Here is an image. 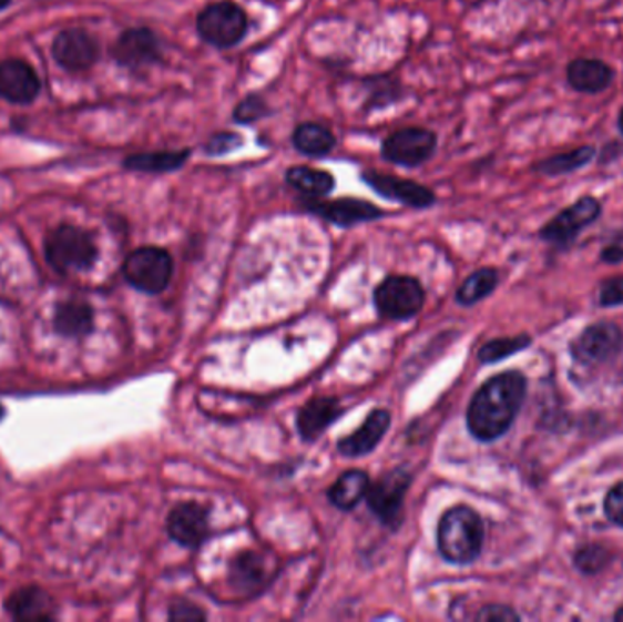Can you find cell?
<instances>
[{
    "instance_id": "obj_1",
    "label": "cell",
    "mask_w": 623,
    "mask_h": 622,
    "mask_svg": "<svg viewBox=\"0 0 623 622\" xmlns=\"http://www.w3.org/2000/svg\"><path fill=\"white\" fill-rule=\"evenodd\" d=\"M525 392V376L517 370L501 373L483 384L467 411L470 435L481 442L503 437L518 417Z\"/></svg>"
},
{
    "instance_id": "obj_2",
    "label": "cell",
    "mask_w": 623,
    "mask_h": 622,
    "mask_svg": "<svg viewBox=\"0 0 623 622\" xmlns=\"http://www.w3.org/2000/svg\"><path fill=\"white\" fill-rule=\"evenodd\" d=\"M486 528L480 514L467 506H456L441 517L438 548L445 561L466 565L480 557Z\"/></svg>"
},
{
    "instance_id": "obj_3",
    "label": "cell",
    "mask_w": 623,
    "mask_h": 622,
    "mask_svg": "<svg viewBox=\"0 0 623 622\" xmlns=\"http://www.w3.org/2000/svg\"><path fill=\"white\" fill-rule=\"evenodd\" d=\"M47 259L59 273L90 271L98 262L99 248L92 234L79 226L61 225L50 232L44 243Z\"/></svg>"
},
{
    "instance_id": "obj_4",
    "label": "cell",
    "mask_w": 623,
    "mask_h": 622,
    "mask_svg": "<svg viewBox=\"0 0 623 622\" xmlns=\"http://www.w3.org/2000/svg\"><path fill=\"white\" fill-rule=\"evenodd\" d=\"M248 16L234 0H221L206 6L195 19V30L201 41L217 50L237 47L248 33Z\"/></svg>"
},
{
    "instance_id": "obj_5",
    "label": "cell",
    "mask_w": 623,
    "mask_h": 622,
    "mask_svg": "<svg viewBox=\"0 0 623 622\" xmlns=\"http://www.w3.org/2000/svg\"><path fill=\"white\" fill-rule=\"evenodd\" d=\"M123 274L141 293H163L174 274V259L164 248H137L124 259Z\"/></svg>"
},
{
    "instance_id": "obj_6",
    "label": "cell",
    "mask_w": 623,
    "mask_h": 622,
    "mask_svg": "<svg viewBox=\"0 0 623 622\" xmlns=\"http://www.w3.org/2000/svg\"><path fill=\"white\" fill-rule=\"evenodd\" d=\"M438 149V135L423 126L396 130L381 143V157L392 165L418 169L432 160Z\"/></svg>"
},
{
    "instance_id": "obj_7",
    "label": "cell",
    "mask_w": 623,
    "mask_h": 622,
    "mask_svg": "<svg viewBox=\"0 0 623 622\" xmlns=\"http://www.w3.org/2000/svg\"><path fill=\"white\" fill-rule=\"evenodd\" d=\"M374 304L381 316L390 319H410L425 304L421 283L410 276H389L374 290Z\"/></svg>"
},
{
    "instance_id": "obj_8",
    "label": "cell",
    "mask_w": 623,
    "mask_h": 622,
    "mask_svg": "<svg viewBox=\"0 0 623 622\" xmlns=\"http://www.w3.org/2000/svg\"><path fill=\"white\" fill-rule=\"evenodd\" d=\"M112 57L119 67L139 72L163 61V41L152 28H129L113 44Z\"/></svg>"
},
{
    "instance_id": "obj_9",
    "label": "cell",
    "mask_w": 623,
    "mask_h": 622,
    "mask_svg": "<svg viewBox=\"0 0 623 622\" xmlns=\"http://www.w3.org/2000/svg\"><path fill=\"white\" fill-rule=\"evenodd\" d=\"M299 205L303 211L310 212L314 216L321 217L325 222L341 226V228L376 222L379 217L385 216L379 206L372 205L370 201L356 200V197H341V200L302 197Z\"/></svg>"
},
{
    "instance_id": "obj_10",
    "label": "cell",
    "mask_w": 623,
    "mask_h": 622,
    "mask_svg": "<svg viewBox=\"0 0 623 622\" xmlns=\"http://www.w3.org/2000/svg\"><path fill=\"white\" fill-rule=\"evenodd\" d=\"M361 180L365 185L370 186L378 196L385 200L396 201L401 205L425 211L436 203V194L429 186L421 185L415 180H405L398 175L385 174L379 170H364Z\"/></svg>"
},
{
    "instance_id": "obj_11",
    "label": "cell",
    "mask_w": 623,
    "mask_h": 622,
    "mask_svg": "<svg viewBox=\"0 0 623 622\" xmlns=\"http://www.w3.org/2000/svg\"><path fill=\"white\" fill-rule=\"evenodd\" d=\"M602 214V205L600 201L593 196H585L572 203L565 211L560 212L556 217H552L551 222L543 226L540 236L551 245L565 247L569 243L576 239L578 234L593 225L598 217Z\"/></svg>"
},
{
    "instance_id": "obj_12",
    "label": "cell",
    "mask_w": 623,
    "mask_h": 622,
    "mask_svg": "<svg viewBox=\"0 0 623 622\" xmlns=\"http://www.w3.org/2000/svg\"><path fill=\"white\" fill-rule=\"evenodd\" d=\"M410 483L412 477L404 468L392 469L378 482L370 483L367 491L368 508L372 509L384 524H398Z\"/></svg>"
},
{
    "instance_id": "obj_13",
    "label": "cell",
    "mask_w": 623,
    "mask_h": 622,
    "mask_svg": "<svg viewBox=\"0 0 623 622\" xmlns=\"http://www.w3.org/2000/svg\"><path fill=\"white\" fill-rule=\"evenodd\" d=\"M53 59L67 72H84L99 61L101 48L95 37L84 30H64L55 37Z\"/></svg>"
},
{
    "instance_id": "obj_14",
    "label": "cell",
    "mask_w": 623,
    "mask_h": 622,
    "mask_svg": "<svg viewBox=\"0 0 623 622\" xmlns=\"http://www.w3.org/2000/svg\"><path fill=\"white\" fill-rule=\"evenodd\" d=\"M41 93V81L28 62L8 59L0 62V98L11 104H30Z\"/></svg>"
},
{
    "instance_id": "obj_15",
    "label": "cell",
    "mask_w": 623,
    "mask_h": 622,
    "mask_svg": "<svg viewBox=\"0 0 623 622\" xmlns=\"http://www.w3.org/2000/svg\"><path fill=\"white\" fill-rule=\"evenodd\" d=\"M168 536L184 548H200L208 537V511L197 502H184L172 509L166 520Z\"/></svg>"
},
{
    "instance_id": "obj_16",
    "label": "cell",
    "mask_w": 623,
    "mask_h": 622,
    "mask_svg": "<svg viewBox=\"0 0 623 622\" xmlns=\"http://www.w3.org/2000/svg\"><path fill=\"white\" fill-rule=\"evenodd\" d=\"M622 347V333L613 324H596L583 330V335L574 341L572 353L583 364H598L611 360Z\"/></svg>"
},
{
    "instance_id": "obj_17",
    "label": "cell",
    "mask_w": 623,
    "mask_h": 622,
    "mask_svg": "<svg viewBox=\"0 0 623 622\" xmlns=\"http://www.w3.org/2000/svg\"><path fill=\"white\" fill-rule=\"evenodd\" d=\"M565 73L572 90L589 95L605 92L614 81L613 67H609L602 59H589V57H580L569 62Z\"/></svg>"
},
{
    "instance_id": "obj_18",
    "label": "cell",
    "mask_w": 623,
    "mask_h": 622,
    "mask_svg": "<svg viewBox=\"0 0 623 622\" xmlns=\"http://www.w3.org/2000/svg\"><path fill=\"white\" fill-rule=\"evenodd\" d=\"M390 412L385 409H376L368 415L364 426L358 431L353 432L350 437L341 438L338 442V449L345 457H364L368 452L374 451L385 435L389 431Z\"/></svg>"
},
{
    "instance_id": "obj_19",
    "label": "cell",
    "mask_w": 623,
    "mask_h": 622,
    "mask_svg": "<svg viewBox=\"0 0 623 622\" xmlns=\"http://www.w3.org/2000/svg\"><path fill=\"white\" fill-rule=\"evenodd\" d=\"M4 608L17 621H50L55 618L52 599L37 587L21 588L11 593L6 599Z\"/></svg>"
},
{
    "instance_id": "obj_20",
    "label": "cell",
    "mask_w": 623,
    "mask_h": 622,
    "mask_svg": "<svg viewBox=\"0 0 623 622\" xmlns=\"http://www.w3.org/2000/svg\"><path fill=\"white\" fill-rule=\"evenodd\" d=\"M339 415H341V406L338 398L319 396L302 407V411L297 415V431L305 440H316L327 427L338 420Z\"/></svg>"
},
{
    "instance_id": "obj_21",
    "label": "cell",
    "mask_w": 623,
    "mask_h": 622,
    "mask_svg": "<svg viewBox=\"0 0 623 622\" xmlns=\"http://www.w3.org/2000/svg\"><path fill=\"white\" fill-rule=\"evenodd\" d=\"M192 157V150H161V152H139L124 157L123 166L139 174H172L183 169Z\"/></svg>"
},
{
    "instance_id": "obj_22",
    "label": "cell",
    "mask_w": 623,
    "mask_h": 622,
    "mask_svg": "<svg viewBox=\"0 0 623 622\" xmlns=\"http://www.w3.org/2000/svg\"><path fill=\"white\" fill-rule=\"evenodd\" d=\"M285 181L286 185L308 200L330 196L336 188V177L330 172L308 165L290 166L286 170Z\"/></svg>"
},
{
    "instance_id": "obj_23",
    "label": "cell",
    "mask_w": 623,
    "mask_h": 622,
    "mask_svg": "<svg viewBox=\"0 0 623 622\" xmlns=\"http://www.w3.org/2000/svg\"><path fill=\"white\" fill-rule=\"evenodd\" d=\"M292 144L299 154L307 155V157H325L336 149L338 140L333 130L325 124L307 121V123L297 124L294 129Z\"/></svg>"
},
{
    "instance_id": "obj_24",
    "label": "cell",
    "mask_w": 623,
    "mask_h": 622,
    "mask_svg": "<svg viewBox=\"0 0 623 622\" xmlns=\"http://www.w3.org/2000/svg\"><path fill=\"white\" fill-rule=\"evenodd\" d=\"M365 112L389 109L405 98V88L401 79L392 73H378L365 79Z\"/></svg>"
},
{
    "instance_id": "obj_25",
    "label": "cell",
    "mask_w": 623,
    "mask_h": 622,
    "mask_svg": "<svg viewBox=\"0 0 623 622\" xmlns=\"http://www.w3.org/2000/svg\"><path fill=\"white\" fill-rule=\"evenodd\" d=\"M53 327L67 338H79L92 330L93 310L86 302H64L57 305Z\"/></svg>"
},
{
    "instance_id": "obj_26",
    "label": "cell",
    "mask_w": 623,
    "mask_h": 622,
    "mask_svg": "<svg viewBox=\"0 0 623 622\" xmlns=\"http://www.w3.org/2000/svg\"><path fill=\"white\" fill-rule=\"evenodd\" d=\"M370 479L365 471L353 469L343 473L333 488L328 489V499L336 508L354 509L367 497Z\"/></svg>"
},
{
    "instance_id": "obj_27",
    "label": "cell",
    "mask_w": 623,
    "mask_h": 622,
    "mask_svg": "<svg viewBox=\"0 0 623 622\" xmlns=\"http://www.w3.org/2000/svg\"><path fill=\"white\" fill-rule=\"evenodd\" d=\"M594 157H596L594 146H578L571 152H562V154L551 155V157L538 161L534 170L538 174L558 177V175L572 174V172L588 166Z\"/></svg>"
},
{
    "instance_id": "obj_28",
    "label": "cell",
    "mask_w": 623,
    "mask_h": 622,
    "mask_svg": "<svg viewBox=\"0 0 623 622\" xmlns=\"http://www.w3.org/2000/svg\"><path fill=\"white\" fill-rule=\"evenodd\" d=\"M231 581L235 590L241 592H256L266 581L265 561L256 553H241L231 568Z\"/></svg>"
},
{
    "instance_id": "obj_29",
    "label": "cell",
    "mask_w": 623,
    "mask_h": 622,
    "mask_svg": "<svg viewBox=\"0 0 623 622\" xmlns=\"http://www.w3.org/2000/svg\"><path fill=\"white\" fill-rule=\"evenodd\" d=\"M498 279L500 278H498L494 268H481L466 279V283L456 294V298L461 305L478 304L480 299L487 298L494 290Z\"/></svg>"
},
{
    "instance_id": "obj_30",
    "label": "cell",
    "mask_w": 623,
    "mask_h": 622,
    "mask_svg": "<svg viewBox=\"0 0 623 622\" xmlns=\"http://www.w3.org/2000/svg\"><path fill=\"white\" fill-rule=\"evenodd\" d=\"M270 106L261 93H248L246 98L241 99L239 103L235 104L232 119L237 124H254L261 119L270 115Z\"/></svg>"
},
{
    "instance_id": "obj_31",
    "label": "cell",
    "mask_w": 623,
    "mask_h": 622,
    "mask_svg": "<svg viewBox=\"0 0 623 622\" xmlns=\"http://www.w3.org/2000/svg\"><path fill=\"white\" fill-rule=\"evenodd\" d=\"M531 344L529 336H514V338L492 339L489 344L483 345L480 350V360L483 364H494V361L503 360L507 356L514 355L518 350L525 349Z\"/></svg>"
},
{
    "instance_id": "obj_32",
    "label": "cell",
    "mask_w": 623,
    "mask_h": 622,
    "mask_svg": "<svg viewBox=\"0 0 623 622\" xmlns=\"http://www.w3.org/2000/svg\"><path fill=\"white\" fill-rule=\"evenodd\" d=\"M243 143H245V140L237 132H215L206 141L203 152L210 155V157H223V155H228L235 152V150H239Z\"/></svg>"
},
{
    "instance_id": "obj_33",
    "label": "cell",
    "mask_w": 623,
    "mask_h": 622,
    "mask_svg": "<svg viewBox=\"0 0 623 622\" xmlns=\"http://www.w3.org/2000/svg\"><path fill=\"white\" fill-rule=\"evenodd\" d=\"M605 561H607V553L602 548L591 545V548H583V550L578 551V568L585 573H596L598 570H602Z\"/></svg>"
},
{
    "instance_id": "obj_34",
    "label": "cell",
    "mask_w": 623,
    "mask_h": 622,
    "mask_svg": "<svg viewBox=\"0 0 623 622\" xmlns=\"http://www.w3.org/2000/svg\"><path fill=\"white\" fill-rule=\"evenodd\" d=\"M168 619L170 621H205L206 613L203 612L200 606L192 604V602L181 599V601H175L174 604L170 606Z\"/></svg>"
},
{
    "instance_id": "obj_35",
    "label": "cell",
    "mask_w": 623,
    "mask_h": 622,
    "mask_svg": "<svg viewBox=\"0 0 623 622\" xmlns=\"http://www.w3.org/2000/svg\"><path fill=\"white\" fill-rule=\"evenodd\" d=\"M603 508H605V514H607V519L611 522H614L616 526H623V482L614 486L609 491Z\"/></svg>"
},
{
    "instance_id": "obj_36",
    "label": "cell",
    "mask_w": 623,
    "mask_h": 622,
    "mask_svg": "<svg viewBox=\"0 0 623 622\" xmlns=\"http://www.w3.org/2000/svg\"><path fill=\"white\" fill-rule=\"evenodd\" d=\"M600 302L603 307L623 304V278L607 279L600 290Z\"/></svg>"
},
{
    "instance_id": "obj_37",
    "label": "cell",
    "mask_w": 623,
    "mask_h": 622,
    "mask_svg": "<svg viewBox=\"0 0 623 622\" xmlns=\"http://www.w3.org/2000/svg\"><path fill=\"white\" fill-rule=\"evenodd\" d=\"M478 621H518L517 613L512 612L511 608L505 606H487L478 613Z\"/></svg>"
},
{
    "instance_id": "obj_38",
    "label": "cell",
    "mask_w": 623,
    "mask_h": 622,
    "mask_svg": "<svg viewBox=\"0 0 623 622\" xmlns=\"http://www.w3.org/2000/svg\"><path fill=\"white\" fill-rule=\"evenodd\" d=\"M603 262L607 263H620L623 259V248L619 245H613V247H607L602 254Z\"/></svg>"
},
{
    "instance_id": "obj_39",
    "label": "cell",
    "mask_w": 623,
    "mask_h": 622,
    "mask_svg": "<svg viewBox=\"0 0 623 622\" xmlns=\"http://www.w3.org/2000/svg\"><path fill=\"white\" fill-rule=\"evenodd\" d=\"M619 130H620V134L623 135V109L620 110L619 113Z\"/></svg>"
},
{
    "instance_id": "obj_40",
    "label": "cell",
    "mask_w": 623,
    "mask_h": 622,
    "mask_svg": "<svg viewBox=\"0 0 623 622\" xmlns=\"http://www.w3.org/2000/svg\"><path fill=\"white\" fill-rule=\"evenodd\" d=\"M11 4V0H0V11L6 10Z\"/></svg>"
},
{
    "instance_id": "obj_41",
    "label": "cell",
    "mask_w": 623,
    "mask_h": 622,
    "mask_svg": "<svg viewBox=\"0 0 623 622\" xmlns=\"http://www.w3.org/2000/svg\"><path fill=\"white\" fill-rule=\"evenodd\" d=\"M616 621L623 622V608H620L619 613H616Z\"/></svg>"
},
{
    "instance_id": "obj_42",
    "label": "cell",
    "mask_w": 623,
    "mask_h": 622,
    "mask_svg": "<svg viewBox=\"0 0 623 622\" xmlns=\"http://www.w3.org/2000/svg\"><path fill=\"white\" fill-rule=\"evenodd\" d=\"M6 415V409L4 407H2V404H0V420H2V418H4Z\"/></svg>"
}]
</instances>
